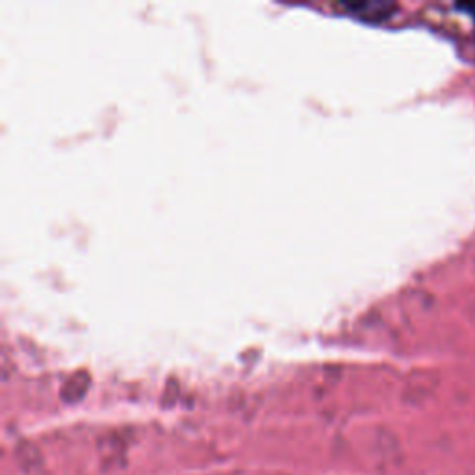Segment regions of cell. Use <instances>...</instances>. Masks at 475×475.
<instances>
[{
	"instance_id": "1",
	"label": "cell",
	"mask_w": 475,
	"mask_h": 475,
	"mask_svg": "<svg viewBox=\"0 0 475 475\" xmlns=\"http://www.w3.org/2000/svg\"><path fill=\"white\" fill-rule=\"evenodd\" d=\"M347 8L368 19V20H383V19H388L392 13H394L398 10L396 4L392 3H377V0H374V3H359V4H347Z\"/></svg>"
}]
</instances>
